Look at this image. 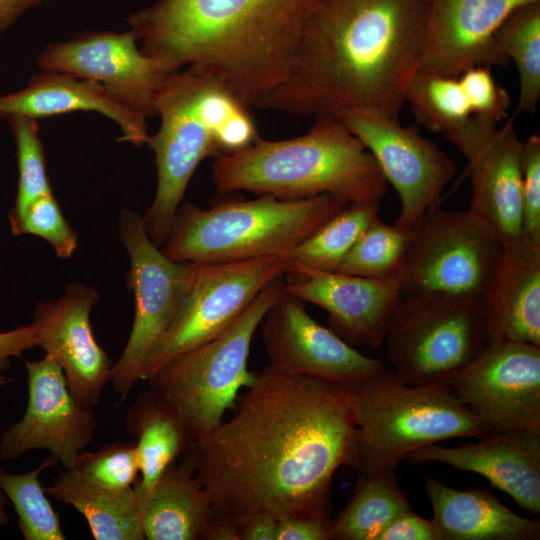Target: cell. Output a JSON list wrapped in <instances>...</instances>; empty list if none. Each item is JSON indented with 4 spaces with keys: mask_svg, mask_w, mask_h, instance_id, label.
I'll return each instance as SVG.
<instances>
[{
    "mask_svg": "<svg viewBox=\"0 0 540 540\" xmlns=\"http://www.w3.org/2000/svg\"><path fill=\"white\" fill-rule=\"evenodd\" d=\"M28 401L22 418L0 437V457L14 460L32 450H47L63 469H73L93 442L94 409L82 407L71 394L61 367L49 356L25 361Z\"/></svg>",
    "mask_w": 540,
    "mask_h": 540,
    "instance_id": "obj_16",
    "label": "cell"
},
{
    "mask_svg": "<svg viewBox=\"0 0 540 540\" xmlns=\"http://www.w3.org/2000/svg\"><path fill=\"white\" fill-rule=\"evenodd\" d=\"M424 490L441 540H538L540 522L517 515L482 488L457 490L426 476Z\"/></svg>",
    "mask_w": 540,
    "mask_h": 540,
    "instance_id": "obj_25",
    "label": "cell"
},
{
    "mask_svg": "<svg viewBox=\"0 0 540 540\" xmlns=\"http://www.w3.org/2000/svg\"><path fill=\"white\" fill-rule=\"evenodd\" d=\"M349 203L332 195L219 203L208 209L181 203L163 253L178 262H226L285 255Z\"/></svg>",
    "mask_w": 540,
    "mask_h": 540,
    "instance_id": "obj_7",
    "label": "cell"
},
{
    "mask_svg": "<svg viewBox=\"0 0 540 540\" xmlns=\"http://www.w3.org/2000/svg\"><path fill=\"white\" fill-rule=\"evenodd\" d=\"M7 121L16 144L18 164L17 194L10 219L19 216L38 197L52 193V189L37 120L18 116Z\"/></svg>",
    "mask_w": 540,
    "mask_h": 540,
    "instance_id": "obj_35",
    "label": "cell"
},
{
    "mask_svg": "<svg viewBox=\"0 0 540 540\" xmlns=\"http://www.w3.org/2000/svg\"><path fill=\"white\" fill-rule=\"evenodd\" d=\"M138 505L147 540H201L214 516L210 498L184 456L166 468Z\"/></svg>",
    "mask_w": 540,
    "mask_h": 540,
    "instance_id": "obj_26",
    "label": "cell"
},
{
    "mask_svg": "<svg viewBox=\"0 0 540 540\" xmlns=\"http://www.w3.org/2000/svg\"><path fill=\"white\" fill-rule=\"evenodd\" d=\"M124 424L137 451L140 478L134 488L142 500L166 468L187 452L191 440L177 413L150 388L129 407Z\"/></svg>",
    "mask_w": 540,
    "mask_h": 540,
    "instance_id": "obj_27",
    "label": "cell"
},
{
    "mask_svg": "<svg viewBox=\"0 0 540 540\" xmlns=\"http://www.w3.org/2000/svg\"><path fill=\"white\" fill-rule=\"evenodd\" d=\"M413 237L414 229L387 224L377 216L336 271L372 279L400 277Z\"/></svg>",
    "mask_w": 540,
    "mask_h": 540,
    "instance_id": "obj_32",
    "label": "cell"
},
{
    "mask_svg": "<svg viewBox=\"0 0 540 540\" xmlns=\"http://www.w3.org/2000/svg\"><path fill=\"white\" fill-rule=\"evenodd\" d=\"M427 17L428 0H317L286 78L255 107L314 118L362 109L399 120Z\"/></svg>",
    "mask_w": 540,
    "mask_h": 540,
    "instance_id": "obj_2",
    "label": "cell"
},
{
    "mask_svg": "<svg viewBox=\"0 0 540 540\" xmlns=\"http://www.w3.org/2000/svg\"><path fill=\"white\" fill-rule=\"evenodd\" d=\"M491 431H540V346L490 343L446 380Z\"/></svg>",
    "mask_w": 540,
    "mask_h": 540,
    "instance_id": "obj_14",
    "label": "cell"
},
{
    "mask_svg": "<svg viewBox=\"0 0 540 540\" xmlns=\"http://www.w3.org/2000/svg\"><path fill=\"white\" fill-rule=\"evenodd\" d=\"M46 0H0V32L12 26L25 12Z\"/></svg>",
    "mask_w": 540,
    "mask_h": 540,
    "instance_id": "obj_44",
    "label": "cell"
},
{
    "mask_svg": "<svg viewBox=\"0 0 540 540\" xmlns=\"http://www.w3.org/2000/svg\"><path fill=\"white\" fill-rule=\"evenodd\" d=\"M284 290L324 309L351 345L378 349L402 297L400 277L372 279L289 264Z\"/></svg>",
    "mask_w": 540,
    "mask_h": 540,
    "instance_id": "obj_20",
    "label": "cell"
},
{
    "mask_svg": "<svg viewBox=\"0 0 540 540\" xmlns=\"http://www.w3.org/2000/svg\"><path fill=\"white\" fill-rule=\"evenodd\" d=\"M279 519L270 514H257L238 524L239 540H277Z\"/></svg>",
    "mask_w": 540,
    "mask_h": 540,
    "instance_id": "obj_43",
    "label": "cell"
},
{
    "mask_svg": "<svg viewBox=\"0 0 540 540\" xmlns=\"http://www.w3.org/2000/svg\"><path fill=\"white\" fill-rule=\"evenodd\" d=\"M260 326L271 366L339 384L384 370L381 360L360 353L332 329L319 324L308 314L305 302L284 288Z\"/></svg>",
    "mask_w": 540,
    "mask_h": 540,
    "instance_id": "obj_18",
    "label": "cell"
},
{
    "mask_svg": "<svg viewBox=\"0 0 540 540\" xmlns=\"http://www.w3.org/2000/svg\"><path fill=\"white\" fill-rule=\"evenodd\" d=\"M502 244L469 209H430L417 227L400 275L402 297L479 304Z\"/></svg>",
    "mask_w": 540,
    "mask_h": 540,
    "instance_id": "obj_9",
    "label": "cell"
},
{
    "mask_svg": "<svg viewBox=\"0 0 540 540\" xmlns=\"http://www.w3.org/2000/svg\"><path fill=\"white\" fill-rule=\"evenodd\" d=\"M316 1L158 0L126 22L167 71H208L250 107L286 78Z\"/></svg>",
    "mask_w": 540,
    "mask_h": 540,
    "instance_id": "obj_3",
    "label": "cell"
},
{
    "mask_svg": "<svg viewBox=\"0 0 540 540\" xmlns=\"http://www.w3.org/2000/svg\"><path fill=\"white\" fill-rule=\"evenodd\" d=\"M522 236L540 242V136L533 134L522 148Z\"/></svg>",
    "mask_w": 540,
    "mask_h": 540,
    "instance_id": "obj_39",
    "label": "cell"
},
{
    "mask_svg": "<svg viewBox=\"0 0 540 540\" xmlns=\"http://www.w3.org/2000/svg\"><path fill=\"white\" fill-rule=\"evenodd\" d=\"M8 499L0 489V530L4 528L9 522V514L6 511Z\"/></svg>",
    "mask_w": 540,
    "mask_h": 540,
    "instance_id": "obj_46",
    "label": "cell"
},
{
    "mask_svg": "<svg viewBox=\"0 0 540 540\" xmlns=\"http://www.w3.org/2000/svg\"><path fill=\"white\" fill-rule=\"evenodd\" d=\"M212 181L221 192L246 190L280 199L328 193L348 203L381 202L388 185L363 143L332 116L316 117L300 137L258 138L238 152L217 157Z\"/></svg>",
    "mask_w": 540,
    "mask_h": 540,
    "instance_id": "obj_5",
    "label": "cell"
},
{
    "mask_svg": "<svg viewBox=\"0 0 540 540\" xmlns=\"http://www.w3.org/2000/svg\"><path fill=\"white\" fill-rule=\"evenodd\" d=\"M98 300L95 288L73 282L60 298L38 302L33 311L37 346L61 367L71 394L87 409L99 405L114 364L92 330Z\"/></svg>",
    "mask_w": 540,
    "mask_h": 540,
    "instance_id": "obj_19",
    "label": "cell"
},
{
    "mask_svg": "<svg viewBox=\"0 0 540 540\" xmlns=\"http://www.w3.org/2000/svg\"><path fill=\"white\" fill-rule=\"evenodd\" d=\"M119 234L130 260L126 282L135 298L131 332L109 379L123 400L143 380L148 359L177 319L196 263L166 256L149 239L143 216L129 209L119 215Z\"/></svg>",
    "mask_w": 540,
    "mask_h": 540,
    "instance_id": "obj_10",
    "label": "cell"
},
{
    "mask_svg": "<svg viewBox=\"0 0 540 540\" xmlns=\"http://www.w3.org/2000/svg\"><path fill=\"white\" fill-rule=\"evenodd\" d=\"M411 506L394 469L359 475L351 499L332 524V539L378 540L382 531Z\"/></svg>",
    "mask_w": 540,
    "mask_h": 540,
    "instance_id": "obj_29",
    "label": "cell"
},
{
    "mask_svg": "<svg viewBox=\"0 0 540 540\" xmlns=\"http://www.w3.org/2000/svg\"><path fill=\"white\" fill-rule=\"evenodd\" d=\"M234 415L183 455L215 517L239 524L330 513L335 472L354 467L356 424L342 384L267 366Z\"/></svg>",
    "mask_w": 540,
    "mask_h": 540,
    "instance_id": "obj_1",
    "label": "cell"
},
{
    "mask_svg": "<svg viewBox=\"0 0 540 540\" xmlns=\"http://www.w3.org/2000/svg\"><path fill=\"white\" fill-rule=\"evenodd\" d=\"M512 115L498 128L475 116L446 139L466 158L469 210L497 235L502 246L522 236V148Z\"/></svg>",
    "mask_w": 540,
    "mask_h": 540,
    "instance_id": "obj_17",
    "label": "cell"
},
{
    "mask_svg": "<svg viewBox=\"0 0 540 540\" xmlns=\"http://www.w3.org/2000/svg\"><path fill=\"white\" fill-rule=\"evenodd\" d=\"M156 110L161 125L146 144L155 154L157 188L143 220L161 248L201 161L238 152L259 136L248 106L218 77L194 66L168 76Z\"/></svg>",
    "mask_w": 540,
    "mask_h": 540,
    "instance_id": "obj_4",
    "label": "cell"
},
{
    "mask_svg": "<svg viewBox=\"0 0 540 540\" xmlns=\"http://www.w3.org/2000/svg\"><path fill=\"white\" fill-rule=\"evenodd\" d=\"M195 263L183 307L148 359L143 380L224 331L265 286L284 276L289 267L284 255Z\"/></svg>",
    "mask_w": 540,
    "mask_h": 540,
    "instance_id": "obj_12",
    "label": "cell"
},
{
    "mask_svg": "<svg viewBox=\"0 0 540 540\" xmlns=\"http://www.w3.org/2000/svg\"><path fill=\"white\" fill-rule=\"evenodd\" d=\"M479 308L487 344L540 346V242L521 236L502 246Z\"/></svg>",
    "mask_w": 540,
    "mask_h": 540,
    "instance_id": "obj_23",
    "label": "cell"
},
{
    "mask_svg": "<svg viewBox=\"0 0 540 540\" xmlns=\"http://www.w3.org/2000/svg\"><path fill=\"white\" fill-rule=\"evenodd\" d=\"M44 489L60 504L78 511L95 540L145 539L134 486L103 489L85 481L74 469H63Z\"/></svg>",
    "mask_w": 540,
    "mask_h": 540,
    "instance_id": "obj_28",
    "label": "cell"
},
{
    "mask_svg": "<svg viewBox=\"0 0 540 540\" xmlns=\"http://www.w3.org/2000/svg\"><path fill=\"white\" fill-rule=\"evenodd\" d=\"M284 283L285 275L273 280L224 331L145 380L177 413L191 441L217 427L255 380L248 369L251 342Z\"/></svg>",
    "mask_w": 540,
    "mask_h": 540,
    "instance_id": "obj_8",
    "label": "cell"
},
{
    "mask_svg": "<svg viewBox=\"0 0 540 540\" xmlns=\"http://www.w3.org/2000/svg\"><path fill=\"white\" fill-rule=\"evenodd\" d=\"M356 424L353 469H395L412 451L491 432L443 382L410 385L393 370L342 384Z\"/></svg>",
    "mask_w": 540,
    "mask_h": 540,
    "instance_id": "obj_6",
    "label": "cell"
},
{
    "mask_svg": "<svg viewBox=\"0 0 540 540\" xmlns=\"http://www.w3.org/2000/svg\"><path fill=\"white\" fill-rule=\"evenodd\" d=\"M73 111L102 113L120 127V141L147 143L146 117L118 103L96 81L43 72L32 76L25 88L0 94V120L18 116L37 120Z\"/></svg>",
    "mask_w": 540,
    "mask_h": 540,
    "instance_id": "obj_24",
    "label": "cell"
},
{
    "mask_svg": "<svg viewBox=\"0 0 540 540\" xmlns=\"http://www.w3.org/2000/svg\"><path fill=\"white\" fill-rule=\"evenodd\" d=\"M416 119L445 138L461 129L473 116L458 78L418 69L405 92Z\"/></svg>",
    "mask_w": 540,
    "mask_h": 540,
    "instance_id": "obj_33",
    "label": "cell"
},
{
    "mask_svg": "<svg viewBox=\"0 0 540 540\" xmlns=\"http://www.w3.org/2000/svg\"><path fill=\"white\" fill-rule=\"evenodd\" d=\"M413 465L447 464L484 476L531 514H540V431H493L456 447H420L406 457Z\"/></svg>",
    "mask_w": 540,
    "mask_h": 540,
    "instance_id": "obj_22",
    "label": "cell"
},
{
    "mask_svg": "<svg viewBox=\"0 0 540 540\" xmlns=\"http://www.w3.org/2000/svg\"><path fill=\"white\" fill-rule=\"evenodd\" d=\"M13 382V379L4 376L3 374H0V388Z\"/></svg>",
    "mask_w": 540,
    "mask_h": 540,
    "instance_id": "obj_47",
    "label": "cell"
},
{
    "mask_svg": "<svg viewBox=\"0 0 540 540\" xmlns=\"http://www.w3.org/2000/svg\"><path fill=\"white\" fill-rule=\"evenodd\" d=\"M35 346H37V338L32 323L0 332V374L13 367V358H22L26 351Z\"/></svg>",
    "mask_w": 540,
    "mask_h": 540,
    "instance_id": "obj_42",
    "label": "cell"
},
{
    "mask_svg": "<svg viewBox=\"0 0 540 540\" xmlns=\"http://www.w3.org/2000/svg\"><path fill=\"white\" fill-rule=\"evenodd\" d=\"M378 540H441V536L432 519H425L410 510L393 520Z\"/></svg>",
    "mask_w": 540,
    "mask_h": 540,
    "instance_id": "obj_41",
    "label": "cell"
},
{
    "mask_svg": "<svg viewBox=\"0 0 540 540\" xmlns=\"http://www.w3.org/2000/svg\"><path fill=\"white\" fill-rule=\"evenodd\" d=\"M379 209V201L349 203L284 256L289 264L336 271Z\"/></svg>",
    "mask_w": 540,
    "mask_h": 540,
    "instance_id": "obj_31",
    "label": "cell"
},
{
    "mask_svg": "<svg viewBox=\"0 0 540 540\" xmlns=\"http://www.w3.org/2000/svg\"><path fill=\"white\" fill-rule=\"evenodd\" d=\"M338 118L366 147L383 177L400 200L395 223L415 229L426 213L440 205L441 196L455 177L454 161L417 126H402L377 112L354 109Z\"/></svg>",
    "mask_w": 540,
    "mask_h": 540,
    "instance_id": "obj_13",
    "label": "cell"
},
{
    "mask_svg": "<svg viewBox=\"0 0 540 540\" xmlns=\"http://www.w3.org/2000/svg\"><path fill=\"white\" fill-rule=\"evenodd\" d=\"M202 540H239L238 524L213 516L204 532Z\"/></svg>",
    "mask_w": 540,
    "mask_h": 540,
    "instance_id": "obj_45",
    "label": "cell"
},
{
    "mask_svg": "<svg viewBox=\"0 0 540 540\" xmlns=\"http://www.w3.org/2000/svg\"><path fill=\"white\" fill-rule=\"evenodd\" d=\"M387 357L410 385L445 381L486 345L479 304L401 297L388 327Z\"/></svg>",
    "mask_w": 540,
    "mask_h": 540,
    "instance_id": "obj_11",
    "label": "cell"
},
{
    "mask_svg": "<svg viewBox=\"0 0 540 540\" xmlns=\"http://www.w3.org/2000/svg\"><path fill=\"white\" fill-rule=\"evenodd\" d=\"M490 69L484 66L467 69L458 80L472 115L497 125L506 117L511 98L506 89L496 84Z\"/></svg>",
    "mask_w": 540,
    "mask_h": 540,
    "instance_id": "obj_38",
    "label": "cell"
},
{
    "mask_svg": "<svg viewBox=\"0 0 540 540\" xmlns=\"http://www.w3.org/2000/svg\"><path fill=\"white\" fill-rule=\"evenodd\" d=\"M332 524L330 513L282 518L279 519L277 540H330Z\"/></svg>",
    "mask_w": 540,
    "mask_h": 540,
    "instance_id": "obj_40",
    "label": "cell"
},
{
    "mask_svg": "<svg viewBox=\"0 0 540 540\" xmlns=\"http://www.w3.org/2000/svg\"><path fill=\"white\" fill-rule=\"evenodd\" d=\"M136 43L130 30L84 31L66 42L47 45L37 64L43 72L96 81L118 103L150 117L157 114L159 94L172 72L145 55Z\"/></svg>",
    "mask_w": 540,
    "mask_h": 540,
    "instance_id": "obj_15",
    "label": "cell"
},
{
    "mask_svg": "<svg viewBox=\"0 0 540 540\" xmlns=\"http://www.w3.org/2000/svg\"><path fill=\"white\" fill-rule=\"evenodd\" d=\"M540 0H428L426 34L418 69L458 78L467 69L504 67L494 35L517 7Z\"/></svg>",
    "mask_w": 540,
    "mask_h": 540,
    "instance_id": "obj_21",
    "label": "cell"
},
{
    "mask_svg": "<svg viewBox=\"0 0 540 540\" xmlns=\"http://www.w3.org/2000/svg\"><path fill=\"white\" fill-rule=\"evenodd\" d=\"M9 221L13 234H30L46 240L60 258H70L77 248V232L64 218L53 193L38 197Z\"/></svg>",
    "mask_w": 540,
    "mask_h": 540,
    "instance_id": "obj_37",
    "label": "cell"
},
{
    "mask_svg": "<svg viewBox=\"0 0 540 540\" xmlns=\"http://www.w3.org/2000/svg\"><path fill=\"white\" fill-rule=\"evenodd\" d=\"M46 1H49V0H46Z\"/></svg>",
    "mask_w": 540,
    "mask_h": 540,
    "instance_id": "obj_48",
    "label": "cell"
},
{
    "mask_svg": "<svg viewBox=\"0 0 540 540\" xmlns=\"http://www.w3.org/2000/svg\"><path fill=\"white\" fill-rule=\"evenodd\" d=\"M494 43L517 69L519 95L513 114H534L540 98V1L514 9L496 30Z\"/></svg>",
    "mask_w": 540,
    "mask_h": 540,
    "instance_id": "obj_30",
    "label": "cell"
},
{
    "mask_svg": "<svg viewBox=\"0 0 540 540\" xmlns=\"http://www.w3.org/2000/svg\"><path fill=\"white\" fill-rule=\"evenodd\" d=\"M59 464L51 455L33 470L12 474L0 467V489L13 505L25 540H65L58 513L40 480L41 472Z\"/></svg>",
    "mask_w": 540,
    "mask_h": 540,
    "instance_id": "obj_34",
    "label": "cell"
},
{
    "mask_svg": "<svg viewBox=\"0 0 540 540\" xmlns=\"http://www.w3.org/2000/svg\"><path fill=\"white\" fill-rule=\"evenodd\" d=\"M73 469L88 483L108 490L133 487L140 473L134 444L122 440L82 451Z\"/></svg>",
    "mask_w": 540,
    "mask_h": 540,
    "instance_id": "obj_36",
    "label": "cell"
}]
</instances>
